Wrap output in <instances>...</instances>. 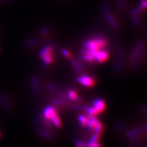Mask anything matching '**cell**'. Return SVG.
<instances>
[{
    "mask_svg": "<svg viewBox=\"0 0 147 147\" xmlns=\"http://www.w3.org/2000/svg\"><path fill=\"white\" fill-rule=\"evenodd\" d=\"M109 56V53L108 50H107L106 49H102L95 53L94 56L95 61L97 62L98 63H104L108 59Z\"/></svg>",
    "mask_w": 147,
    "mask_h": 147,
    "instance_id": "obj_8",
    "label": "cell"
},
{
    "mask_svg": "<svg viewBox=\"0 0 147 147\" xmlns=\"http://www.w3.org/2000/svg\"><path fill=\"white\" fill-rule=\"evenodd\" d=\"M49 31H50V29L48 27H44L40 30V33L42 36H45V35L47 34Z\"/></svg>",
    "mask_w": 147,
    "mask_h": 147,
    "instance_id": "obj_18",
    "label": "cell"
},
{
    "mask_svg": "<svg viewBox=\"0 0 147 147\" xmlns=\"http://www.w3.org/2000/svg\"><path fill=\"white\" fill-rule=\"evenodd\" d=\"M87 126H89V128L93 130L95 132L96 134L99 135L102 130V126L101 124L96 118H95V117H90V118L88 119Z\"/></svg>",
    "mask_w": 147,
    "mask_h": 147,
    "instance_id": "obj_7",
    "label": "cell"
},
{
    "mask_svg": "<svg viewBox=\"0 0 147 147\" xmlns=\"http://www.w3.org/2000/svg\"><path fill=\"white\" fill-rule=\"evenodd\" d=\"M78 81L80 84L87 87H92L95 84L94 79L89 76L83 75L78 78Z\"/></svg>",
    "mask_w": 147,
    "mask_h": 147,
    "instance_id": "obj_9",
    "label": "cell"
},
{
    "mask_svg": "<svg viewBox=\"0 0 147 147\" xmlns=\"http://www.w3.org/2000/svg\"><path fill=\"white\" fill-rule=\"evenodd\" d=\"M70 62H71V64L73 65L74 68L77 71H81V67H80V64L78 63V62L75 59H74V58H71Z\"/></svg>",
    "mask_w": 147,
    "mask_h": 147,
    "instance_id": "obj_15",
    "label": "cell"
},
{
    "mask_svg": "<svg viewBox=\"0 0 147 147\" xmlns=\"http://www.w3.org/2000/svg\"><path fill=\"white\" fill-rule=\"evenodd\" d=\"M62 53L65 57H66L67 58H70V53L67 49H63L62 50Z\"/></svg>",
    "mask_w": 147,
    "mask_h": 147,
    "instance_id": "obj_21",
    "label": "cell"
},
{
    "mask_svg": "<svg viewBox=\"0 0 147 147\" xmlns=\"http://www.w3.org/2000/svg\"><path fill=\"white\" fill-rule=\"evenodd\" d=\"M143 42L142 40H138L132 51L130 55V64L132 67H136L140 62L143 50Z\"/></svg>",
    "mask_w": 147,
    "mask_h": 147,
    "instance_id": "obj_2",
    "label": "cell"
},
{
    "mask_svg": "<svg viewBox=\"0 0 147 147\" xmlns=\"http://www.w3.org/2000/svg\"><path fill=\"white\" fill-rule=\"evenodd\" d=\"M63 1H65V0H63Z\"/></svg>",
    "mask_w": 147,
    "mask_h": 147,
    "instance_id": "obj_24",
    "label": "cell"
},
{
    "mask_svg": "<svg viewBox=\"0 0 147 147\" xmlns=\"http://www.w3.org/2000/svg\"><path fill=\"white\" fill-rule=\"evenodd\" d=\"M0 137H1V132H0Z\"/></svg>",
    "mask_w": 147,
    "mask_h": 147,
    "instance_id": "obj_23",
    "label": "cell"
},
{
    "mask_svg": "<svg viewBox=\"0 0 147 147\" xmlns=\"http://www.w3.org/2000/svg\"><path fill=\"white\" fill-rule=\"evenodd\" d=\"M76 146L77 147H88L87 143L82 141H78L76 142Z\"/></svg>",
    "mask_w": 147,
    "mask_h": 147,
    "instance_id": "obj_20",
    "label": "cell"
},
{
    "mask_svg": "<svg viewBox=\"0 0 147 147\" xmlns=\"http://www.w3.org/2000/svg\"><path fill=\"white\" fill-rule=\"evenodd\" d=\"M79 121L82 126H86L87 125L88 119L85 116H80L79 117Z\"/></svg>",
    "mask_w": 147,
    "mask_h": 147,
    "instance_id": "obj_14",
    "label": "cell"
},
{
    "mask_svg": "<svg viewBox=\"0 0 147 147\" xmlns=\"http://www.w3.org/2000/svg\"><path fill=\"white\" fill-rule=\"evenodd\" d=\"M86 112L88 114V115L90 117H95L96 115H98L99 113L98 111L95 109L93 107H89L86 108Z\"/></svg>",
    "mask_w": 147,
    "mask_h": 147,
    "instance_id": "obj_13",
    "label": "cell"
},
{
    "mask_svg": "<svg viewBox=\"0 0 147 147\" xmlns=\"http://www.w3.org/2000/svg\"><path fill=\"white\" fill-rule=\"evenodd\" d=\"M53 52L54 47L52 44H48L40 50L39 55L44 64L48 65L53 62Z\"/></svg>",
    "mask_w": 147,
    "mask_h": 147,
    "instance_id": "obj_3",
    "label": "cell"
},
{
    "mask_svg": "<svg viewBox=\"0 0 147 147\" xmlns=\"http://www.w3.org/2000/svg\"><path fill=\"white\" fill-rule=\"evenodd\" d=\"M99 135L95 134L92 137L90 142L87 143L88 147H100V144L98 142Z\"/></svg>",
    "mask_w": 147,
    "mask_h": 147,
    "instance_id": "obj_11",
    "label": "cell"
},
{
    "mask_svg": "<svg viewBox=\"0 0 147 147\" xmlns=\"http://www.w3.org/2000/svg\"><path fill=\"white\" fill-rule=\"evenodd\" d=\"M39 43L38 40L36 38H30L25 42V45L27 47H34L37 45Z\"/></svg>",
    "mask_w": 147,
    "mask_h": 147,
    "instance_id": "obj_12",
    "label": "cell"
},
{
    "mask_svg": "<svg viewBox=\"0 0 147 147\" xmlns=\"http://www.w3.org/2000/svg\"><path fill=\"white\" fill-rule=\"evenodd\" d=\"M44 115L47 119L51 121L55 126L60 127L61 125L60 119L56 111L53 107L51 106L47 107L44 111Z\"/></svg>",
    "mask_w": 147,
    "mask_h": 147,
    "instance_id": "obj_5",
    "label": "cell"
},
{
    "mask_svg": "<svg viewBox=\"0 0 147 147\" xmlns=\"http://www.w3.org/2000/svg\"><path fill=\"white\" fill-rule=\"evenodd\" d=\"M116 55H117L115 61L114 62L113 68L117 71L121 69L123 61L126 55V51L124 48L121 47L118 50Z\"/></svg>",
    "mask_w": 147,
    "mask_h": 147,
    "instance_id": "obj_6",
    "label": "cell"
},
{
    "mask_svg": "<svg viewBox=\"0 0 147 147\" xmlns=\"http://www.w3.org/2000/svg\"><path fill=\"white\" fill-rule=\"evenodd\" d=\"M101 11L105 18V20L111 26L113 27L115 29L118 30L119 28V25L118 22L116 20L115 18L111 13L109 8L107 5L104 4L101 6Z\"/></svg>",
    "mask_w": 147,
    "mask_h": 147,
    "instance_id": "obj_4",
    "label": "cell"
},
{
    "mask_svg": "<svg viewBox=\"0 0 147 147\" xmlns=\"http://www.w3.org/2000/svg\"><path fill=\"white\" fill-rule=\"evenodd\" d=\"M147 0H140V5L142 8H147Z\"/></svg>",
    "mask_w": 147,
    "mask_h": 147,
    "instance_id": "obj_22",
    "label": "cell"
},
{
    "mask_svg": "<svg viewBox=\"0 0 147 147\" xmlns=\"http://www.w3.org/2000/svg\"><path fill=\"white\" fill-rule=\"evenodd\" d=\"M118 5L119 6V7L121 9H123V8H125V7L126 5V1H125V0H118Z\"/></svg>",
    "mask_w": 147,
    "mask_h": 147,
    "instance_id": "obj_19",
    "label": "cell"
},
{
    "mask_svg": "<svg viewBox=\"0 0 147 147\" xmlns=\"http://www.w3.org/2000/svg\"><path fill=\"white\" fill-rule=\"evenodd\" d=\"M107 44L106 38L102 36L86 40L83 42V49L81 51L82 58L88 62H94L95 53L102 49H106Z\"/></svg>",
    "mask_w": 147,
    "mask_h": 147,
    "instance_id": "obj_1",
    "label": "cell"
},
{
    "mask_svg": "<svg viewBox=\"0 0 147 147\" xmlns=\"http://www.w3.org/2000/svg\"><path fill=\"white\" fill-rule=\"evenodd\" d=\"M93 107L99 113L104 110L105 107V102L101 99H97L95 100L94 102Z\"/></svg>",
    "mask_w": 147,
    "mask_h": 147,
    "instance_id": "obj_10",
    "label": "cell"
},
{
    "mask_svg": "<svg viewBox=\"0 0 147 147\" xmlns=\"http://www.w3.org/2000/svg\"><path fill=\"white\" fill-rule=\"evenodd\" d=\"M132 20L134 23V24L136 26H139V25H140V20L138 18V17L136 15H132Z\"/></svg>",
    "mask_w": 147,
    "mask_h": 147,
    "instance_id": "obj_17",
    "label": "cell"
},
{
    "mask_svg": "<svg viewBox=\"0 0 147 147\" xmlns=\"http://www.w3.org/2000/svg\"><path fill=\"white\" fill-rule=\"evenodd\" d=\"M69 96L72 100H75L78 99V95L73 90H70L69 92Z\"/></svg>",
    "mask_w": 147,
    "mask_h": 147,
    "instance_id": "obj_16",
    "label": "cell"
}]
</instances>
